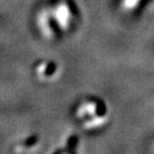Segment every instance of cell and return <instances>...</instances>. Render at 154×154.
<instances>
[{"label": "cell", "instance_id": "6da1fadb", "mask_svg": "<svg viewBox=\"0 0 154 154\" xmlns=\"http://www.w3.org/2000/svg\"><path fill=\"white\" fill-rule=\"evenodd\" d=\"M77 143H78V137H77L76 135L71 136L70 139L67 140V147H66L67 154H76Z\"/></svg>", "mask_w": 154, "mask_h": 154}, {"label": "cell", "instance_id": "7a4b0ae2", "mask_svg": "<svg viewBox=\"0 0 154 154\" xmlns=\"http://www.w3.org/2000/svg\"><path fill=\"white\" fill-rule=\"evenodd\" d=\"M36 142H38V136H36V135H32V136H30V137H29L28 139L24 142V146H25V147L29 148V147H32V146H34Z\"/></svg>", "mask_w": 154, "mask_h": 154}, {"label": "cell", "instance_id": "3957f363", "mask_svg": "<svg viewBox=\"0 0 154 154\" xmlns=\"http://www.w3.org/2000/svg\"><path fill=\"white\" fill-rule=\"evenodd\" d=\"M105 112H106L105 105L103 103H97V105H96V113H97V116H104Z\"/></svg>", "mask_w": 154, "mask_h": 154}, {"label": "cell", "instance_id": "277c9868", "mask_svg": "<svg viewBox=\"0 0 154 154\" xmlns=\"http://www.w3.org/2000/svg\"><path fill=\"white\" fill-rule=\"evenodd\" d=\"M139 0H124V5L125 8H133L134 5H136V3Z\"/></svg>", "mask_w": 154, "mask_h": 154}, {"label": "cell", "instance_id": "5b68a950", "mask_svg": "<svg viewBox=\"0 0 154 154\" xmlns=\"http://www.w3.org/2000/svg\"><path fill=\"white\" fill-rule=\"evenodd\" d=\"M61 153H62V152H61V151H56L54 154H61Z\"/></svg>", "mask_w": 154, "mask_h": 154}]
</instances>
